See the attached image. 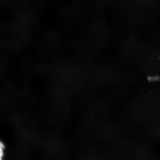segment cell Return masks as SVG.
Listing matches in <instances>:
<instances>
[{
  "instance_id": "cell-1",
  "label": "cell",
  "mask_w": 160,
  "mask_h": 160,
  "mask_svg": "<svg viewBox=\"0 0 160 160\" xmlns=\"http://www.w3.org/2000/svg\"><path fill=\"white\" fill-rule=\"evenodd\" d=\"M4 148V145L2 142L0 141V160H3L4 155L3 149Z\"/></svg>"
}]
</instances>
